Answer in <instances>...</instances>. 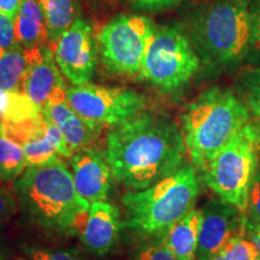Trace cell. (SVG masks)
Listing matches in <instances>:
<instances>
[{
  "instance_id": "6da1fadb",
  "label": "cell",
  "mask_w": 260,
  "mask_h": 260,
  "mask_svg": "<svg viewBox=\"0 0 260 260\" xmlns=\"http://www.w3.org/2000/svg\"><path fill=\"white\" fill-rule=\"evenodd\" d=\"M105 153L113 177L129 189L142 190L183 167L187 148L176 123L141 111L112 125Z\"/></svg>"
},
{
  "instance_id": "7a4b0ae2",
  "label": "cell",
  "mask_w": 260,
  "mask_h": 260,
  "mask_svg": "<svg viewBox=\"0 0 260 260\" xmlns=\"http://www.w3.org/2000/svg\"><path fill=\"white\" fill-rule=\"evenodd\" d=\"M251 119L245 103L232 90L211 88L201 94L182 116V134L191 165L203 171Z\"/></svg>"
},
{
  "instance_id": "3957f363",
  "label": "cell",
  "mask_w": 260,
  "mask_h": 260,
  "mask_svg": "<svg viewBox=\"0 0 260 260\" xmlns=\"http://www.w3.org/2000/svg\"><path fill=\"white\" fill-rule=\"evenodd\" d=\"M14 190L31 222L57 232H71L77 214L90 205L76 191L73 175L60 158L25 169L15 181Z\"/></svg>"
},
{
  "instance_id": "277c9868",
  "label": "cell",
  "mask_w": 260,
  "mask_h": 260,
  "mask_svg": "<svg viewBox=\"0 0 260 260\" xmlns=\"http://www.w3.org/2000/svg\"><path fill=\"white\" fill-rule=\"evenodd\" d=\"M197 168L183 165L170 176L142 190H130L122 198L125 226L140 235L162 236L190 210L200 194Z\"/></svg>"
},
{
  "instance_id": "5b68a950",
  "label": "cell",
  "mask_w": 260,
  "mask_h": 260,
  "mask_svg": "<svg viewBox=\"0 0 260 260\" xmlns=\"http://www.w3.org/2000/svg\"><path fill=\"white\" fill-rule=\"evenodd\" d=\"M247 0H216L191 16L190 42L200 60L224 67L241 60L251 50V18Z\"/></svg>"
},
{
  "instance_id": "8992f818",
  "label": "cell",
  "mask_w": 260,
  "mask_h": 260,
  "mask_svg": "<svg viewBox=\"0 0 260 260\" xmlns=\"http://www.w3.org/2000/svg\"><path fill=\"white\" fill-rule=\"evenodd\" d=\"M260 167V124L251 119L207 162L203 180L219 200L246 212L252 182Z\"/></svg>"
},
{
  "instance_id": "52a82bcc",
  "label": "cell",
  "mask_w": 260,
  "mask_h": 260,
  "mask_svg": "<svg viewBox=\"0 0 260 260\" xmlns=\"http://www.w3.org/2000/svg\"><path fill=\"white\" fill-rule=\"evenodd\" d=\"M200 68V58L186 34L176 27L155 28L140 77L162 90L184 86Z\"/></svg>"
},
{
  "instance_id": "ba28073f",
  "label": "cell",
  "mask_w": 260,
  "mask_h": 260,
  "mask_svg": "<svg viewBox=\"0 0 260 260\" xmlns=\"http://www.w3.org/2000/svg\"><path fill=\"white\" fill-rule=\"evenodd\" d=\"M155 25L142 15H118L104 25L99 35L100 52L106 68L113 74L138 75Z\"/></svg>"
},
{
  "instance_id": "9c48e42d",
  "label": "cell",
  "mask_w": 260,
  "mask_h": 260,
  "mask_svg": "<svg viewBox=\"0 0 260 260\" xmlns=\"http://www.w3.org/2000/svg\"><path fill=\"white\" fill-rule=\"evenodd\" d=\"M67 100L76 112L100 125L118 124L138 115L146 99L135 90L86 83L67 89Z\"/></svg>"
},
{
  "instance_id": "30bf717a",
  "label": "cell",
  "mask_w": 260,
  "mask_h": 260,
  "mask_svg": "<svg viewBox=\"0 0 260 260\" xmlns=\"http://www.w3.org/2000/svg\"><path fill=\"white\" fill-rule=\"evenodd\" d=\"M56 63L74 86L89 83L96 68V45L92 28L77 17L53 46Z\"/></svg>"
},
{
  "instance_id": "8fae6325",
  "label": "cell",
  "mask_w": 260,
  "mask_h": 260,
  "mask_svg": "<svg viewBox=\"0 0 260 260\" xmlns=\"http://www.w3.org/2000/svg\"><path fill=\"white\" fill-rule=\"evenodd\" d=\"M121 229L119 211L106 200L95 201L74 219L71 232L93 254L106 255L118 239Z\"/></svg>"
},
{
  "instance_id": "7c38bea8",
  "label": "cell",
  "mask_w": 260,
  "mask_h": 260,
  "mask_svg": "<svg viewBox=\"0 0 260 260\" xmlns=\"http://www.w3.org/2000/svg\"><path fill=\"white\" fill-rule=\"evenodd\" d=\"M197 259L211 260L233 237L243 233L245 216L233 205L212 200L201 209Z\"/></svg>"
},
{
  "instance_id": "4fadbf2b",
  "label": "cell",
  "mask_w": 260,
  "mask_h": 260,
  "mask_svg": "<svg viewBox=\"0 0 260 260\" xmlns=\"http://www.w3.org/2000/svg\"><path fill=\"white\" fill-rule=\"evenodd\" d=\"M71 168L75 188L86 203L107 199L113 175L105 152L81 148L71 155Z\"/></svg>"
},
{
  "instance_id": "5bb4252c",
  "label": "cell",
  "mask_w": 260,
  "mask_h": 260,
  "mask_svg": "<svg viewBox=\"0 0 260 260\" xmlns=\"http://www.w3.org/2000/svg\"><path fill=\"white\" fill-rule=\"evenodd\" d=\"M42 113L61 130L73 152L88 147L103 128V125L88 121L75 111L67 100L65 87H59L52 93L42 107Z\"/></svg>"
},
{
  "instance_id": "9a60e30c",
  "label": "cell",
  "mask_w": 260,
  "mask_h": 260,
  "mask_svg": "<svg viewBox=\"0 0 260 260\" xmlns=\"http://www.w3.org/2000/svg\"><path fill=\"white\" fill-rule=\"evenodd\" d=\"M28 65L23 81V92L41 109L59 87H65L61 71L50 46L27 50Z\"/></svg>"
},
{
  "instance_id": "2e32d148",
  "label": "cell",
  "mask_w": 260,
  "mask_h": 260,
  "mask_svg": "<svg viewBox=\"0 0 260 260\" xmlns=\"http://www.w3.org/2000/svg\"><path fill=\"white\" fill-rule=\"evenodd\" d=\"M10 138L17 141L24 152L27 168L40 167L59 158L46 128L44 113L30 121L10 124L0 122Z\"/></svg>"
},
{
  "instance_id": "e0dca14e",
  "label": "cell",
  "mask_w": 260,
  "mask_h": 260,
  "mask_svg": "<svg viewBox=\"0 0 260 260\" xmlns=\"http://www.w3.org/2000/svg\"><path fill=\"white\" fill-rule=\"evenodd\" d=\"M14 22L16 39L24 50L48 44L46 19L39 0H22Z\"/></svg>"
},
{
  "instance_id": "ac0fdd59",
  "label": "cell",
  "mask_w": 260,
  "mask_h": 260,
  "mask_svg": "<svg viewBox=\"0 0 260 260\" xmlns=\"http://www.w3.org/2000/svg\"><path fill=\"white\" fill-rule=\"evenodd\" d=\"M201 218H203L201 209L194 207L162 235L168 247L177 260L197 259Z\"/></svg>"
},
{
  "instance_id": "d6986e66",
  "label": "cell",
  "mask_w": 260,
  "mask_h": 260,
  "mask_svg": "<svg viewBox=\"0 0 260 260\" xmlns=\"http://www.w3.org/2000/svg\"><path fill=\"white\" fill-rule=\"evenodd\" d=\"M47 25L48 46L53 48L60 35L79 17L77 0H39Z\"/></svg>"
},
{
  "instance_id": "ffe728a7",
  "label": "cell",
  "mask_w": 260,
  "mask_h": 260,
  "mask_svg": "<svg viewBox=\"0 0 260 260\" xmlns=\"http://www.w3.org/2000/svg\"><path fill=\"white\" fill-rule=\"evenodd\" d=\"M27 65V50L19 44L8 50L0 48V89L23 92Z\"/></svg>"
},
{
  "instance_id": "44dd1931",
  "label": "cell",
  "mask_w": 260,
  "mask_h": 260,
  "mask_svg": "<svg viewBox=\"0 0 260 260\" xmlns=\"http://www.w3.org/2000/svg\"><path fill=\"white\" fill-rule=\"evenodd\" d=\"M41 113V107L24 92L0 89V122L17 124L37 118Z\"/></svg>"
},
{
  "instance_id": "7402d4cb",
  "label": "cell",
  "mask_w": 260,
  "mask_h": 260,
  "mask_svg": "<svg viewBox=\"0 0 260 260\" xmlns=\"http://www.w3.org/2000/svg\"><path fill=\"white\" fill-rule=\"evenodd\" d=\"M27 169L22 146L6 134L0 124V181L15 182Z\"/></svg>"
},
{
  "instance_id": "603a6c76",
  "label": "cell",
  "mask_w": 260,
  "mask_h": 260,
  "mask_svg": "<svg viewBox=\"0 0 260 260\" xmlns=\"http://www.w3.org/2000/svg\"><path fill=\"white\" fill-rule=\"evenodd\" d=\"M254 243L241 233L233 237L211 260H258Z\"/></svg>"
},
{
  "instance_id": "cb8c5ba5",
  "label": "cell",
  "mask_w": 260,
  "mask_h": 260,
  "mask_svg": "<svg viewBox=\"0 0 260 260\" xmlns=\"http://www.w3.org/2000/svg\"><path fill=\"white\" fill-rule=\"evenodd\" d=\"M243 103L253 121L260 124V70L249 75L245 83Z\"/></svg>"
},
{
  "instance_id": "d4e9b609",
  "label": "cell",
  "mask_w": 260,
  "mask_h": 260,
  "mask_svg": "<svg viewBox=\"0 0 260 260\" xmlns=\"http://www.w3.org/2000/svg\"><path fill=\"white\" fill-rule=\"evenodd\" d=\"M135 260H177L174 253L170 251L164 236L154 237L153 241L140 248Z\"/></svg>"
},
{
  "instance_id": "484cf974",
  "label": "cell",
  "mask_w": 260,
  "mask_h": 260,
  "mask_svg": "<svg viewBox=\"0 0 260 260\" xmlns=\"http://www.w3.org/2000/svg\"><path fill=\"white\" fill-rule=\"evenodd\" d=\"M243 216H245V222L247 223L260 224V167L252 182L248 200H247L246 212Z\"/></svg>"
},
{
  "instance_id": "4316f807",
  "label": "cell",
  "mask_w": 260,
  "mask_h": 260,
  "mask_svg": "<svg viewBox=\"0 0 260 260\" xmlns=\"http://www.w3.org/2000/svg\"><path fill=\"white\" fill-rule=\"evenodd\" d=\"M17 201L15 190H11L0 181V228L15 213Z\"/></svg>"
},
{
  "instance_id": "83f0119b",
  "label": "cell",
  "mask_w": 260,
  "mask_h": 260,
  "mask_svg": "<svg viewBox=\"0 0 260 260\" xmlns=\"http://www.w3.org/2000/svg\"><path fill=\"white\" fill-rule=\"evenodd\" d=\"M249 18H251V50L256 57H260V0L249 3Z\"/></svg>"
},
{
  "instance_id": "f1b7e54d",
  "label": "cell",
  "mask_w": 260,
  "mask_h": 260,
  "mask_svg": "<svg viewBox=\"0 0 260 260\" xmlns=\"http://www.w3.org/2000/svg\"><path fill=\"white\" fill-rule=\"evenodd\" d=\"M16 45H18V42L16 39L14 19L0 11V48L8 50Z\"/></svg>"
},
{
  "instance_id": "f546056e",
  "label": "cell",
  "mask_w": 260,
  "mask_h": 260,
  "mask_svg": "<svg viewBox=\"0 0 260 260\" xmlns=\"http://www.w3.org/2000/svg\"><path fill=\"white\" fill-rule=\"evenodd\" d=\"M31 260H80L76 255L65 251H47V249H32Z\"/></svg>"
},
{
  "instance_id": "4dcf8cb0",
  "label": "cell",
  "mask_w": 260,
  "mask_h": 260,
  "mask_svg": "<svg viewBox=\"0 0 260 260\" xmlns=\"http://www.w3.org/2000/svg\"><path fill=\"white\" fill-rule=\"evenodd\" d=\"M132 2L136 9L145 10V11H159V10L171 8L181 0H132Z\"/></svg>"
},
{
  "instance_id": "1f68e13d",
  "label": "cell",
  "mask_w": 260,
  "mask_h": 260,
  "mask_svg": "<svg viewBox=\"0 0 260 260\" xmlns=\"http://www.w3.org/2000/svg\"><path fill=\"white\" fill-rule=\"evenodd\" d=\"M243 234L254 243L260 259V224L245 222V224H243Z\"/></svg>"
},
{
  "instance_id": "d6a6232c",
  "label": "cell",
  "mask_w": 260,
  "mask_h": 260,
  "mask_svg": "<svg viewBox=\"0 0 260 260\" xmlns=\"http://www.w3.org/2000/svg\"><path fill=\"white\" fill-rule=\"evenodd\" d=\"M22 0H0V11L15 19Z\"/></svg>"
},
{
  "instance_id": "836d02e7",
  "label": "cell",
  "mask_w": 260,
  "mask_h": 260,
  "mask_svg": "<svg viewBox=\"0 0 260 260\" xmlns=\"http://www.w3.org/2000/svg\"><path fill=\"white\" fill-rule=\"evenodd\" d=\"M258 260H260V259H258Z\"/></svg>"
}]
</instances>
